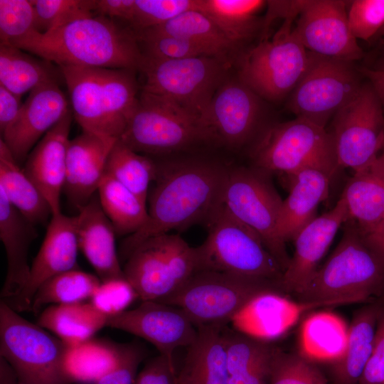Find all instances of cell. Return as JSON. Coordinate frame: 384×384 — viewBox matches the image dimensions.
<instances>
[{"label":"cell","mask_w":384,"mask_h":384,"mask_svg":"<svg viewBox=\"0 0 384 384\" xmlns=\"http://www.w3.org/2000/svg\"><path fill=\"white\" fill-rule=\"evenodd\" d=\"M155 178L148 194V218L136 233L126 237L119 249L124 261L146 240L171 230L206 224L221 205L229 166L205 159L156 161Z\"/></svg>","instance_id":"cell-1"},{"label":"cell","mask_w":384,"mask_h":384,"mask_svg":"<svg viewBox=\"0 0 384 384\" xmlns=\"http://www.w3.org/2000/svg\"><path fill=\"white\" fill-rule=\"evenodd\" d=\"M16 48L57 66L138 70L142 58L134 31L101 15L80 18L45 33L36 31Z\"/></svg>","instance_id":"cell-2"},{"label":"cell","mask_w":384,"mask_h":384,"mask_svg":"<svg viewBox=\"0 0 384 384\" xmlns=\"http://www.w3.org/2000/svg\"><path fill=\"white\" fill-rule=\"evenodd\" d=\"M82 131L119 140L138 100L135 70L58 66Z\"/></svg>","instance_id":"cell-3"},{"label":"cell","mask_w":384,"mask_h":384,"mask_svg":"<svg viewBox=\"0 0 384 384\" xmlns=\"http://www.w3.org/2000/svg\"><path fill=\"white\" fill-rule=\"evenodd\" d=\"M343 225L336 249L295 294L299 302L321 306L358 303L384 289V261L367 245L353 222Z\"/></svg>","instance_id":"cell-4"},{"label":"cell","mask_w":384,"mask_h":384,"mask_svg":"<svg viewBox=\"0 0 384 384\" xmlns=\"http://www.w3.org/2000/svg\"><path fill=\"white\" fill-rule=\"evenodd\" d=\"M252 166L270 175H292L314 168L331 178L338 170L333 135L306 119H295L268 127L251 151Z\"/></svg>","instance_id":"cell-5"},{"label":"cell","mask_w":384,"mask_h":384,"mask_svg":"<svg viewBox=\"0 0 384 384\" xmlns=\"http://www.w3.org/2000/svg\"><path fill=\"white\" fill-rule=\"evenodd\" d=\"M206 225L207 237L196 247L198 271L230 272L281 283L284 270L260 235L233 216L222 203Z\"/></svg>","instance_id":"cell-6"},{"label":"cell","mask_w":384,"mask_h":384,"mask_svg":"<svg viewBox=\"0 0 384 384\" xmlns=\"http://www.w3.org/2000/svg\"><path fill=\"white\" fill-rule=\"evenodd\" d=\"M68 348L1 300L0 356L20 384H71L64 364Z\"/></svg>","instance_id":"cell-7"},{"label":"cell","mask_w":384,"mask_h":384,"mask_svg":"<svg viewBox=\"0 0 384 384\" xmlns=\"http://www.w3.org/2000/svg\"><path fill=\"white\" fill-rule=\"evenodd\" d=\"M266 292L284 293L275 281L199 270L162 303L180 308L196 327L228 325L253 298Z\"/></svg>","instance_id":"cell-8"},{"label":"cell","mask_w":384,"mask_h":384,"mask_svg":"<svg viewBox=\"0 0 384 384\" xmlns=\"http://www.w3.org/2000/svg\"><path fill=\"white\" fill-rule=\"evenodd\" d=\"M119 140L141 154L160 156L215 139L201 117L162 97L142 91Z\"/></svg>","instance_id":"cell-9"},{"label":"cell","mask_w":384,"mask_h":384,"mask_svg":"<svg viewBox=\"0 0 384 384\" xmlns=\"http://www.w3.org/2000/svg\"><path fill=\"white\" fill-rule=\"evenodd\" d=\"M123 271L142 301L163 302L198 271L196 248L178 234L154 236L134 249Z\"/></svg>","instance_id":"cell-10"},{"label":"cell","mask_w":384,"mask_h":384,"mask_svg":"<svg viewBox=\"0 0 384 384\" xmlns=\"http://www.w3.org/2000/svg\"><path fill=\"white\" fill-rule=\"evenodd\" d=\"M138 70L144 76L142 91L174 103L203 122L211 99L225 80L227 65L213 56L161 60L142 55Z\"/></svg>","instance_id":"cell-11"},{"label":"cell","mask_w":384,"mask_h":384,"mask_svg":"<svg viewBox=\"0 0 384 384\" xmlns=\"http://www.w3.org/2000/svg\"><path fill=\"white\" fill-rule=\"evenodd\" d=\"M270 176L252 166H229L221 203L233 216L260 235L284 271L290 257L277 233L283 200Z\"/></svg>","instance_id":"cell-12"},{"label":"cell","mask_w":384,"mask_h":384,"mask_svg":"<svg viewBox=\"0 0 384 384\" xmlns=\"http://www.w3.org/2000/svg\"><path fill=\"white\" fill-rule=\"evenodd\" d=\"M284 21L271 39L265 38L246 51L238 79L260 98L278 102L289 96L306 72L309 51Z\"/></svg>","instance_id":"cell-13"},{"label":"cell","mask_w":384,"mask_h":384,"mask_svg":"<svg viewBox=\"0 0 384 384\" xmlns=\"http://www.w3.org/2000/svg\"><path fill=\"white\" fill-rule=\"evenodd\" d=\"M309 55L307 69L289 95L287 106L296 117L325 128L329 120L358 95L363 75L354 62L310 51Z\"/></svg>","instance_id":"cell-14"},{"label":"cell","mask_w":384,"mask_h":384,"mask_svg":"<svg viewBox=\"0 0 384 384\" xmlns=\"http://www.w3.org/2000/svg\"><path fill=\"white\" fill-rule=\"evenodd\" d=\"M337 165L353 171L372 162L384 146V112L369 82L333 117Z\"/></svg>","instance_id":"cell-15"},{"label":"cell","mask_w":384,"mask_h":384,"mask_svg":"<svg viewBox=\"0 0 384 384\" xmlns=\"http://www.w3.org/2000/svg\"><path fill=\"white\" fill-rule=\"evenodd\" d=\"M347 1L307 0L293 28L304 47L314 53L355 62L364 53L348 22Z\"/></svg>","instance_id":"cell-16"},{"label":"cell","mask_w":384,"mask_h":384,"mask_svg":"<svg viewBox=\"0 0 384 384\" xmlns=\"http://www.w3.org/2000/svg\"><path fill=\"white\" fill-rule=\"evenodd\" d=\"M106 326L144 339L173 361L175 351L187 348L197 334V327L180 308L156 301H142L133 309L108 316Z\"/></svg>","instance_id":"cell-17"},{"label":"cell","mask_w":384,"mask_h":384,"mask_svg":"<svg viewBox=\"0 0 384 384\" xmlns=\"http://www.w3.org/2000/svg\"><path fill=\"white\" fill-rule=\"evenodd\" d=\"M261 99L239 79H225L203 117V122L215 141L237 149L251 140L261 122Z\"/></svg>","instance_id":"cell-18"},{"label":"cell","mask_w":384,"mask_h":384,"mask_svg":"<svg viewBox=\"0 0 384 384\" xmlns=\"http://www.w3.org/2000/svg\"><path fill=\"white\" fill-rule=\"evenodd\" d=\"M78 250L77 215H53L26 285L16 297L4 302L17 312L30 311L33 296L43 282L78 268Z\"/></svg>","instance_id":"cell-19"},{"label":"cell","mask_w":384,"mask_h":384,"mask_svg":"<svg viewBox=\"0 0 384 384\" xmlns=\"http://www.w3.org/2000/svg\"><path fill=\"white\" fill-rule=\"evenodd\" d=\"M70 110L59 82L43 84L30 92L16 119L1 139L18 164L25 162L37 143Z\"/></svg>","instance_id":"cell-20"},{"label":"cell","mask_w":384,"mask_h":384,"mask_svg":"<svg viewBox=\"0 0 384 384\" xmlns=\"http://www.w3.org/2000/svg\"><path fill=\"white\" fill-rule=\"evenodd\" d=\"M347 219L346 203L340 198L331 210L316 216L299 232L293 240L294 254L280 283L286 294L295 295L307 284L338 230Z\"/></svg>","instance_id":"cell-21"},{"label":"cell","mask_w":384,"mask_h":384,"mask_svg":"<svg viewBox=\"0 0 384 384\" xmlns=\"http://www.w3.org/2000/svg\"><path fill=\"white\" fill-rule=\"evenodd\" d=\"M117 141L85 131L70 139L63 192L78 211L97 193Z\"/></svg>","instance_id":"cell-22"},{"label":"cell","mask_w":384,"mask_h":384,"mask_svg":"<svg viewBox=\"0 0 384 384\" xmlns=\"http://www.w3.org/2000/svg\"><path fill=\"white\" fill-rule=\"evenodd\" d=\"M70 110L28 154L23 170L49 203L53 215L60 213V195L66 174V159L73 119Z\"/></svg>","instance_id":"cell-23"},{"label":"cell","mask_w":384,"mask_h":384,"mask_svg":"<svg viewBox=\"0 0 384 384\" xmlns=\"http://www.w3.org/2000/svg\"><path fill=\"white\" fill-rule=\"evenodd\" d=\"M281 292H266L253 298L232 320L233 328L270 342L285 334L302 315L319 304L289 299Z\"/></svg>","instance_id":"cell-24"},{"label":"cell","mask_w":384,"mask_h":384,"mask_svg":"<svg viewBox=\"0 0 384 384\" xmlns=\"http://www.w3.org/2000/svg\"><path fill=\"white\" fill-rule=\"evenodd\" d=\"M115 235L113 225L103 211L97 192L78 210L77 237L79 250L94 268L101 282L125 278L116 249Z\"/></svg>","instance_id":"cell-25"},{"label":"cell","mask_w":384,"mask_h":384,"mask_svg":"<svg viewBox=\"0 0 384 384\" xmlns=\"http://www.w3.org/2000/svg\"><path fill=\"white\" fill-rule=\"evenodd\" d=\"M37 236L36 225L9 201L0 188V239L7 261L6 274L0 293L1 300L16 297L26 285L31 269L28 250Z\"/></svg>","instance_id":"cell-26"},{"label":"cell","mask_w":384,"mask_h":384,"mask_svg":"<svg viewBox=\"0 0 384 384\" xmlns=\"http://www.w3.org/2000/svg\"><path fill=\"white\" fill-rule=\"evenodd\" d=\"M289 193L283 200L277 223V233L286 243L316 215L318 206L329 195L331 177L318 169L309 168L288 176Z\"/></svg>","instance_id":"cell-27"},{"label":"cell","mask_w":384,"mask_h":384,"mask_svg":"<svg viewBox=\"0 0 384 384\" xmlns=\"http://www.w3.org/2000/svg\"><path fill=\"white\" fill-rule=\"evenodd\" d=\"M225 326L197 327L196 336L187 347L177 373V384H228Z\"/></svg>","instance_id":"cell-28"},{"label":"cell","mask_w":384,"mask_h":384,"mask_svg":"<svg viewBox=\"0 0 384 384\" xmlns=\"http://www.w3.org/2000/svg\"><path fill=\"white\" fill-rule=\"evenodd\" d=\"M347 208V220L363 231L384 219V153L354 171L341 195ZM346 220V221H347Z\"/></svg>","instance_id":"cell-29"},{"label":"cell","mask_w":384,"mask_h":384,"mask_svg":"<svg viewBox=\"0 0 384 384\" xmlns=\"http://www.w3.org/2000/svg\"><path fill=\"white\" fill-rule=\"evenodd\" d=\"M223 334L228 384H268L276 346L228 325Z\"/></svg>","instance_id":"cell-30"},{"label":"cell","mask_w":384,"mask_h":384,"mask_svg":"<svg viewBox=\"0 0 384 384\" xmlns=\"http://www.w3.org/2000/svg\"><path fill=\"white\" fill-rule=\"evenodd\" d=\"M348 334L349 325L338 314L330 311L312 313L299 328V354L313 363L331 364L344 354Z\"/></svg>","instance_id":"cell-31"},{"label":"cell","mask_w":384,"mask_h":384,"mask_svg":"<svg viewBox=\"0 0 384 384\" xmlns=\"http://www.w3.org/2000/svg\"><path fill=\"white\" fill-rule=\"evenodd\" d=\"M383 308L371 304L358 310L349 325L346 349L331 365L334 384H358L373 350L375 331Z\"/></svg>","instance_id":"cell-32"},{"label":"cell","mask_w":384,"mask_h":384,"mask_svg":"<svg viewBox=\"0 0 384 384\" xmlns=\"http://www.w3.org/2000/svg\"><path fill=\"white\" fill-rule=\"evenodd\" d=\"M107 320L90 302H84L48 306L39 314L37 324L71 348L93 338Z\"/></svg>","instance_id":"cell-33"},{"label":"cell","mask_w":384,"mask_h":384,"mask_svg":"<svg viewBox=\"0 0 384 384\" xmlns=\"http://www.w3.org/2000/svg\"><path fill=\"white\" fill-rule=\"evenodd\" d=\"M0 188L9 201L34 225L48 224L51 208L0 139Z\"/></svg>","instance_id":"cell-34"},{"label":"cell","mask_w":384,"mask_h":384,"mask_svg":"<svg viewBox=\"0 0 384 384\" xmlns=\"http://www.w3.org/2000/svg\"><path fill=\"white\" fill-rule=\"evenodd\" d=\"M134 33L135 36L168 35L182 38L198 46L207 55L223 60L237 47L208 16L196 9L186 11L164 23Z\"/></svg>","instance_id":"cell-35"},{"label":"cell","mask_w":384,"mask_h":384,"mask_svg":"<svg viewBox=\"0 0 384 384\" xmlns=\"http://www.w3.org/2000/svg\"><path fill=\"white\" fill-rule=\"evenodd\" d=\"M63 79L58 66L18 48L0 44V85L21 97L39 86Z\"/></svg>","instance_id":"cell-36"},{"label":"cell","mask_w":384,"mask_h":384,"mask_svg":"<svg viewBox=\"0 0 384 384\" xmlns=\"http://www.w3.org/2000/svg\"><path fill=\"white\" fill-rule=\"evenodd\" d=\"M265 4L261 0H198V10L238 45L262 33L263 19L256 14Z\"/></svg>","instance_id":"cell-37"},{"label":"cell","mask_w":384,"mask_h":384,"mask_svg":"<svg viewBox=\"0 0 384 384\" xmlns=\"http://www.w3.org/2000/svg\"><path fill=\"white\" fill-rule=\"evenodd\" d=\"M97 192L102 208L113 225L116 235H130L146 222V202L112 176H104Z\"/></svg>","instance_id":"cell-38"},{"label":"cell","mask_w":384,"mask_h":384,"mask_svg":"<svg viewBox=\"0 0 384 384\" xmlns=\"http://www.w3.org/2000/svg\"><path fill=\"white\" fill-rule=\"evenodd\" d=\"M118 357V343L92 338L78 346L68 348L65 356V370L74 382L96 383L112 368Z\"/></svg>","instance_id":"cell-39"},{"label":"cell","mask_w":384,"mask_h":384,"mask_svg":"<svg viewBox=\"0 0 384 384\" xmlns=\"http://www.w3.org/2000/svg\"><path fill=\"white\" fill-rule=\"evenodd\" d=\"M100 284L97 276L78 268L62 272L39 287L32 299L30 311L36 314L50 305L84 302L91 299Z\"/></svg>","instance_id":"cell-40"},{"label":"cell","mask_w":384,"mask_h":384,"mask_svg":"<svg viewBox=\"0 0 384 384\" xmlns=\"http://www.w3.org/2000/svg\"><path fill=\"white\" fill-rule=\"evenodd\" d=\"M156 161L137 153L117 140L107 158L105 174L122 183L146 203L155 178Z\"/></svg>","instance_id":"cell-41"},{"label":"cell","mask_w":384,"mask_h":384,"mask_svg":"<svg viewBox=\"0 0 384 384\" xmlns=\"http://www.w3.org/2000/svg\"><path fill=\"white\" fill-rule=\"evenodd\" d=\"M35 28L45 33L74 21L95 16L97 0L31 1Z\"/></svg>","instance_id":"cell-42"},{"label":"cell","mask_w":384,"mask_h":384,"mask_svg":"<svg viewBox=\"0 0 384 384\" xmlns=\"http://www.w3.org/2000/svg\"><path fill=\"white\" fill-rule=\"evenodd\" d=\"M268 384H329L314 364L301 355L276 347Z\"/></svg>","instance_id":"cell-43"},{"label":"cell","mask_w":384,"mask_h":384,"mask_svg":"<svg viewBox=\"0 0 384 384\" xmlns=\"http://www.w3.org/2000/svg\"><path fill=\"white\" fill-rule=\"evenodd\" d=\"M36 31L31 1L0 0V44L17 47Z\"/></svg>","instance_id":"cell-44"},{"label":"cell","mask_w":384,"mask_h":384,"mask_svg":"<svg viewBox=\"0 0 384 384\" xmlns=\"http://www.w3.org/2000/svg\"><path fill=\"white\" fill-rule=\"evenodd\" d=\"M198 10V0H135L128 26L133 31L164 23L177 16Z\"/></svg>","instance_id":"cell-45"},{"label":"cell","mask_w":384,"mask_h":384,"mask_svg":"<svg viewBox=\"0 0 384 384\" xmlns=\"http://www.w3.org/2000/svg\"><path fill=\"white\" fill-rule=\"evenodd\" d=\"M350 31L356 39L370 41L384 27V0L348 1Z\"/></svg>","instance_id":"cell-46"},{"label":"cell","mask_w":384,"mask_h":384,"mask_svg":"<svg viewBox=\"0 0 384 384\" xmlns=\"http://www.w3.org/2000/svg\"><path fill=\"white\" fill-rule=\"evenodd\" d=\"M142 54L161 60L208 56L192 42L168 35L136 36Z\"/></svg>","instance_id":"cell-47"},{"label":"cell","mask_w":384,"mask_h":384,"mask_svg":"<svg viewBox=\"0 0 384 384\" xmlns=\"http://www.w3.org/2000/svg\"><path fill=\"white\" fill-rule=\"evenodd\" d=\"M137 298V292L125 278L115 279L101 282L90 303L108 317L126 311Z\"/></svg>","instance_id":"cell-48"},{"label":"cell","mask_w":384,"mask_h":384,"mask_svg":"<svg viewBox=\"0 0 384 384\" xmlns=\"http://www.w3.org/2000/svg\"><path fill=\"white\" fill-rule=\"evenodd\" d=\"M146 353L144 346L137 341L118 343V357L114 366L95 384H134L138 368Z\"/></svg>","instance_id":"cell-49"},{"label":"cell","mask_w":384,"mask_h":384,"mask_svg":"<svg viewBox=\"0 0 384 384\" xmlns=\"http://www.w3.org/2000/svg\"><path fill=\"white\" fill-rule=\"evenodd\" d=\"M358 384H384V309L378 321L371 355Z\"/></svg>","instance_id":"cell-50"},{"label":"cell","mask_w":384,"mask_h":384,"mask_svg":"<svg viewBox=\"0 0 384 384\" xmlns=\"http://www.w3.org/2000/svg\"><path fill=\"white\" fill-rule=\"evenodd\" d=\"M134 384H177L174 361L161 354L149 359L137 374Z\"/></svg>","instance_id":"cell-51"},{"label":"cell","mask_w":384,"mask_h":384,"mask_svg":"<svg viewBox=\"0 0 384 384\" xmlns=\"http://www.w3.org/2000/svg\"><path fill=\"white\" fill-rule=\"evenodd\" d=\"M307 0L266 1L267 11L263 19L260 40L267 38V33L272 23L277 19L294 21L304 9Z\"/></svg>","instance_id":"cell-52"},{"label":"cell","mask_w":384,"mask_h":384,"mask_svg":"<svg viewBox=\"0 0 384 384\" xmlns=\"http://www.w3.org/2000/svg\"><path fill=\"white\" fill-rule=\"evenodd\" d=\"M135 0H97L95 15H101L127 25L132 19Z\"/></svg>","instance_id":"cell-53"},{"label":"cell","mask_w":384,"mask_h":384,"mask_svg":"<svg viewBox=\"0 0 384 384\" xmlns=\"http://www.w3.org/2000/svg\"><path fill=\"white\" fill-rule=\"evenodd\" d=\"M21 106L20 96L0 85L1 134L15 121Z\"/></svg>","instance_id":"cell-54"},{"label":"cell","mask_w":384,"mask_h":384,"mask_svg":"<svg viewBox=\"0 0 384 384\" xmlns=\"http://www.w3.org/2000/svg\"><path fill=\"white\" fill-rule=\"evenodd\" d=\"M359 231L367 245L384 261V219L369 229Z\"/></svg>","instance_id":"cell-55"},{"label":"cell","mask_w":384,"mask_h":384,"mask_svg":"<svg viewBox=\"0 0 384 384\" xmlns=\"http://www.w3.org/2000/svg\"><path fill=\"white\" fill-rule=\"evenodd\" d=\"M361 73L370 83L378 95L384 112V70H374L366 66L358 67Z\"/></svg>","instance_id":"cell-56"},{"label":"cell","mask_w":384,"mask_h":384,"mask_svg":"<svg viewBox=\"0 0 384 384\" xmlns=\"http://www.w3.org/2000/svg\"><path fill=\"white\" fill-rule=\"evenodd\" d=\"M0 384H20L11 367L1 358Z\"/></svg>","instance_id":"cell-57"},{"label":"cell","mask_w":384,"mask_h":384,"mask_svg":"<svg viewBox=\"0 0 384 384\" xmlns=\"http://www.w3.org/2000/svg\"><path fill=\"white\" fill-rule=\"evenodd\" d=\"M382 36H384V35H383ZM366 67L374 70H384V38L383 39L381 45L378 48L376 58L373 60L372 65Z\"/></svg>","instance_id":"cell-58"},{"label":"cell","mask_w":384,"mask_h":384,"mask_svg":"<svg viewBox=\"0 0 384 384\" xmlns=\"http://www.w3.org/2000/svg\"><path fill=\"white\" fill-rule=\"evenodd\" d=\"M383 35H384V27L383 28L381 31L379 33L378 37L382 36Z\"/></svg>","instance_id":"cell-59"},{"label":"cell","mask_w":384,"mask_h":384,"mask_svg":"<svg viewBox=\"0 0 384 384\" xmlns=\"http://www.w3.org/2000/svg\"><path fill=\"white\" fill-rule=\"evenodd\" d=\"M383 152L384 153V146H383Z\"/></svg>","instance_id":"cell-60"}]
</instances>
